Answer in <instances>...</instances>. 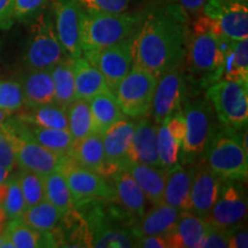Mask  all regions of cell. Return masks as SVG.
Returning a JSON list of instances; mask_svg holds the SVG:
<instances>
[{
  "mask_svg": "<svg viewBox=\"0 0 248 248\" xmlns=\"http://www.w3.org/2000/svg\"><path fill=\"white\" fill-rule=\"evenodd\" d=\"M135 128V121L123 117L102 135L105 157L111 168L120 169L129 162V150Z\"/></svg>",
  "mask_w": 248,
  "mask_h": 248,
  "instance_id": "obj_18",
  "label": "cell"
},
{
  "mask_svg": "<svg viewBox=\"0 0 248 248\" xmlns=\"http://www.w3.org/2000/svg\"><path fill=\"white\" fill-rule=\"evenodd\" d=\"M248 79V38L232 42L224 55L218 80Z\"/></svg>",
  "mask_w": 248,
  "mask_h": 248,
  "instance_id": "obj_31",
  "label": "cell"
},
{
  "mask_svg": "<svg viewBox=\"0 0 248 248\" xmlns=\"http://www.w3.org/2000/svg\"><path fill=\"white\" fill-rule=\"evenodd\" d=\"M187 13L179 4L161 2L144 12L133 39V67L159 77L183 66L188 37Z\"/></svg>",
  "mask_w": 248,
  "mask_h": 248,
  "instance_id": "obj_1",
  "label": "cell"
},
{
  "mask_svg": "<svg viewBox=\"0 0 248 248\" xmlns=\"http://www.w3.org/2000/svg\"><path fill=\"white\" fill-rule=\"evenodd\" d=\"M23 106V92L18 80H0V109L13 114Z\"/></svg>",
  "mask_w": 248,
  "mask_h": 248,
  "instance_id": "obj_40",
  "label": "cell"
},
{
  "mask_svg": "<svg viewBox=\"0 0 248 248\" xmlns=\"http://www.w3.org/2000/svg\"><path fill=\"white\" fill-rule=\"evenodd\" d=\"M182 141L169 131L164 122L157 124V155L161 168L170 170L181 163Z\"/></svg>",
  "mask_w": 248,
  "mask_h": 248,
  "instance_id": "obj_36",
  "label": "cell"
},
{
  "mask_svg": "<svg viewBox=\"0 0 248 248\" xmlns=\"http://www.w3.org/2000/svg\"><path fill=\"white\" fill-rule=\"evenodd\" d=\"M182 210L166 203L155 204L147 214H144L132 225L131 232L135 238L144 235H166L171 232L177 224Z\"/></svg>",
  "mask_w": 248,
  "mask_h": 248,
  "instance_id": "obj_21",
  "label": "cell"
},
{
  "mask_svg": "<svg viewBox=\"0 0 248 248\" xmlns=\"http://www.w3.org/2000/svg\"><path fill=\"white\" fill-rule=\"evenodd\" d=\"M183 106L186 131L182 141L181 163L191 166L202 159L219 124L212 102L207 98L185 100Z\"/></svg>",
  "mask_w": 248,
  "mask_h": 248,
  "instance_id": "obj_5",
  "label": "cell"
},
{
  "mask_svg": "<svg viewBox=\"0 0 248 248\" xmlns=\"http://www.w3.org/2000/svg\"><path fill=\"white\" fill-rule=\"evenodd\" d=\"M12 114L8 113V111H5V110H1L0 109V124H1L4 121L7 119V117L11 116Z\"/></svg>",
  "mask_w": 248,
  "mask_h": 248,
  "instance_id": "obj_50",
  "label": "cell"
},
{
  "mask_svg": "<svg viewBox=\"0 0 248 248\" xmlns=\"http://www.w3.org/2000/svg\"><path fill=\"white\" fill-rule=\"evenodd\" d=\"M16 177L24 201H26L27 208L45 200L44 176L30 171V170L21 169L16 173Z\"/></svg>",
  "mask_w": 248,
  "mask_h": 248,
  "instance_id": "obj_38",
  "label": "cell"
},
{
  "mask_svg": "<svg viewBox=\"0 0 248 248\" xmlns=\"http://www.w3.org/2000/svg\"><path fill=\"white\" fill-rule=\"evenodd\" d=\"M45 200L51 202L62 214H67L74 209V200L67 181L60 170L44 176Z\"/></svg>",
  "mask_w": 248,
  "mask_h": 248,
  "instance_id": "obj_34",
  "label": "cell"
},
{
  "mask_svg": "<svg viewBox=\"0 0 248 248\" xmlns=\"http://www.w3.org/2000/svg\"><path fill=\"white\" fill-rule=\"evenodd\" d=\"M201 13L215 21L223 37L233 42L248 38L247 5L228 0H208Z\"/></svg>",
  "mask_w": 248,
  "mask_h": 248,
  "instance_id": "obj_15",
  "label": "cell"
},
{
  "mask_svg": "<svg viewBox=\"0 0 248 248\" xmlns=\"http://www.w3.org/2000/svg\"><path fill=\"white\" fill-rule=\"evenodd\" d=\"M122 169L126 170L137 182L139 187L151 203H153L154 206L162 203L167 170L160 167H152L135 162H126Z\"/></svg>",
  "mask_w": 248,
  "mask_h": 248,
  "instance_id": "obj_25",
  "label": "cell"
},
{
  "mask_svg": "<svg viewBox=\"0 0 248 248\" xmlns=\"http://www.w3.org/2000/svg\"><path fill=\"white\" fill-rule=\"evenodd\" d=\"M156 83L157 77L153 74L132 66L113 91L124 116L140 119L150 115Z\"/></svg>",
  "mask_w": 248,
  "mask_h": 248,
  "instance_id": "obj_9",
  "label": "cell"
},
{
  "mask_svg": "<svg viewBox=\"0 0 248 248\" xmlns=\"http://www.w3.org/2000/svg\"><path fill=\"white\" fill-rule=\"evenodd\" d=\"M86 12L122 13L128 9L131 0H78Z\"/></svg>",
  "mask_w": 248,
  "mask_h": 248,
  "instance_id": "obj_42",
  "label": "cell"
},
{
  "mask_svg": "<svg viewBox=\"0 0 248 248\" xmlns=\"http://www.w3.org/2000/svg\"><path fill=\"white\" fill-rule=\"evenodd\" d=\"M16 117L28 124L42 128L68 129L67 108L57 104L40 105V106L24 107Z\"/></svg>",
  "mask_w": 248,
  "mask_h": 248,
  "instance_id": "obj_30",
  "label": "cell"
},
{
  "mask_svg": "<svg viewBox=\"0 0 248 248\" xmlns=\"http://www.w3.org/2000/svg\"><path fill=\"white\" fill-rule=\"evenodd\" d=\"M18 83L23 92V107L54 104V83L51 70H28Z\"/></svg>",
  "mask_w": 248,
  "mask_h": 248,
  "instance_id": "obj_24",
  "label": "cell"
},
{
  "mask_svg": "<svg viewBox=\"0 0 248 248\" xmlns=\"http://www.w3.org/2000/svg\"><path fill=\"white\" fill-rule=\"evenodd\" d=\"M64 214H62L57 207L47 200L29 207L26 209L20 219L24 224L40 232L54 231Z\"/></svg>",
  "mask_w": 248,
  "mask_h": 248,
  "instance_id": "obj_33",
  "label": "cell"
},
{
  "mask_svg": "<svg viewBox=\"0 0 248 248\" xmlns=\"http://www.w3.org/2000/svg\"><path fill=\"white\" fill-rule=\"evenodd\" d=\"M74 79L76 99L91 100L94 95L109 90L98 68L83 55L74 59Z\"/></svg>",
  "mask_w": 248,
  "mask_h": 248,
  "instance_id": "obj_26",
  "label": "cell"
},
{
  "mask_svg": "<svg viewBox=\"0 0 248 248\" xmlns=\"http://www.w3.org/2000/svg\"><path fill=\"white\" fill-rule=\"evenodd\" d=\"M244 130L219 124L203 157L207 166L221 179L246 182L248 177V151L243 146Z\"/></svg>",
  "mask_w": 248,
  "mask_h": 248,
  "instance_id": "obj_4",
  "label": "cell"
},
{
  "mask_svg": "<svg viewBox=\"0 0 248 248\" xmlns=\"http://www.w3.org/2000/svg\"><path fill=\"white\" fill-rule=\"evenodd\" d=\"M68 155L82 167L98 172L99 175L104 176L107 179L117 170L111 168L107 163L104 146H102V136L100 133L92 132L85 138L74 141Z\"/></svg>",
  "mask_w": 248,
  "mask_h": 248,
  "instance_id": "obj_19",
  "label": "cell"
},
{
  "mask_svg": "<svg viewBox=\"0 0 248 248\" xmlns=\"http://www.w3.org/2000/svg\"><path fill=\"white\" fill-rule=\"evenodd\" d=\"M229 237H230V230L208 223L200 248H229Z\"/></svg>",
  "mask_w": 248,
  "mask_h": 248,
  "instance_id": "obj_43",
  "label": "cell"
},
{
  "mask_svg": "<svg viewBox=\"0 0 248 248\" xmlns=\"http://www.w3.org/2000/svg\"><path fill=\"white\" fill-rule=\"evenodd\" d=\"M51 0H15L14 21L31 22L42 13Z\"/></svg>",
  "mask_w": 248,
  "mask_h": 248,
  "instance_id": "obj_41",
  "label": "cell"
},
{
  "mask_svg": "<svg viewBox=\"0 0 248 248\" xmlns=\"http://www.w3.org/2000/svg\"><path fill=\"white\" fill-rule=\"evenodd\" d=\"M11 169L0 166V185L5 184L8 181V178L11 177Z\"/></svg>",
  "mask_w": 248,
  "mask_h": 248,
  "instance_id": "obj_49",
  "label": "cell"
},
{
  "mask_svg": "<svg viewBox=\"0 0 248 248\" xmlns=\"http://www.w3.org/2000/svg\"><path fill=\"white\" fill-rule=\"evenodd\" d=\"M246 215L247 197L244 183L232 179H221L218 197L204 219L209 224L231 230L243 224Z\"/></svg>",
  "mask_w": 248,
  "mask_h": 248,
  "instance_id": "obj_11",
  "label": "cell"
},
{
  "mask_svg": "<svg viewBox=\"0 0 248 248\" xmlns=\"http://www.w3.org/2000/svg\"><path fill=\"white\" fill-rule=\"evenodd\" d=\"M192 166V164H191ZM193 178V166L186 167L178 163L167 171L162 203L182 212H192L191 185Z\"/></svg>",
  "mask_w": 248,
  "mask_h": 248,
  "instance_id": "obj_20",
  "label": "cell"
},
{
  "mask_svg": "<svg viewBox=\"0 0 248 248\" xmlns=\"http://www.w3.org/2000/svg\"><path fill=\"white\" fill-rule=\"evenodd\" d=\"M248 247V232L247 226L240 224L230 230L229 237V248H247Z\"/></svg>",
  "mask_w": 248,
  "mask_h": 248,
  "instance_id": "obj_45",
  "label": "cell"
},
{
  "mask_svg": "<svg viewBox=\"0 0 248 248\" xmlns=\"http://www.w3.org/2000/svg\"><path fill=\"white\" fill-rule=\"evenodd\" d=\"M18 122H20V128L24 135L38 142L39 145L55 152V153L62 155L69 154L71 146L74 144V139L68 129L42 128V126L28 124L21 120H18Z\"/></svg>",
  "mask_w": 248,
  "mask_h": 248,
  "instance_id": "obj_29",
  "label": "cell"
},
{
  "mask_svg": "<svg viewBox=\"0 0 248 248\" xmlns=\"http://www.w3.org/2000/svg\"><path fill=\"white\" fill-rule=\"evenodd\" d=\"M68 130L74 141L80 140L93 132L91 108L89 100L76 99L67 107Z\"/></svg>",
  "mask_w": 248,
  "mask_h": 248,
  "instance_id": "obj_35",
  "label": "cell"
},
{
  "mask_svg": "<svg viewBox=\"0 0 248 248\" xmlns=\"http://www.w3.org/2000/svg\"><path fill=\"white\" fill-rule=\"evenodd\" d=\"M136 247L142 248H169L166 235H144L136 238Z\"/></svg>",
  "mask_w": 248,
  "mask_h": 248,
  "instance_id": "obj_47",
  "label": "cell"
},
{
  "mask_svg": "<svg viewBox=\"0 0 248 248\" xmlns=\"http://www.w3.org/2000/svg\"><path fill=\"white\" fill-rule=\"evenodd\" d=\"M221 178L207 166L203 159L193 163V178L191 185L192 213L206 217L218 197Z\"/></svg>",
  "mask_w": 248,
  "mask_h": 248,
  "instance_id": "obj_16",
  "label": "cell"
},
{
  "mask_svg": "<svg viewBox=\"0 0 248 248\" xmlns=\"http://www.w3.org/2000/svg\"><path fill=\"white\" fill-rule=\"evenodd\" d=\"M0 166L13 170L16 166L15 154L11 141L4 130L0 128Z\"/></svg>",
  "mask_w": 248,
  "mask_h": 248,
  "instance_id": "obj_44",
  "label": "cell"
},
{
  "mask_svg": "<svg viewBox=\"0 0 248 248\" xmlns=\"http://www.w3.org/2000/svg\"><path fill=\"white\" fill-rule=\"evenodd\" d=\"M90 247L130 248L136 247V238L129 228H109L97 231L90 237Z\"/></svg>",
  "mask_w": 248,
  "mask_h": 248,
  "instance_id": "obj_37",
  "label": "cell"
},
{
  "mask_svg": "<svg viewBox=\"0 0 248 248\" xmlns=\"http://www.w3.org/2000/svg\"><path fill=\"white\" fill-rule=\"evenodd\" d=\"M15 0H0V29L7 30L14 23Z\"/></svg>",
  "mask_w": 248,
  "mask_h": 248,
  "instance_id": "obj_46",
  "label": "cell"
},
{
  "mask_svg": "<svg viewBox=\"0 0 248 248\" xmlns=\"http://www.w3.org/2000/svg\"><path fill=\"white\" fill-rule=\"evenodd\" d=\"M89 102L91 108L93 132L100 133L101 136L110 126L125 117L121 110L115 94L110 90L94 95Z\"/></svg>",
  "mask_w": 248,
  "mask_h": 248,
  "instance_id": "obj_28",
  "label": "cell"
},
{
  "mask_svg": "<svg viewBox=\"0 0 248 248\" xmlns=\"http://www.w3.org/2000/svg\"><path fill=\"white\" fill-rule=\"evenodd\" d=\"M60 171L66 178L75 207L97 200L115 201L113 185L107 178L82 167L69 155L64 159Z\"/></svg>",
  "mask_w": 248,
  "mask_h": 248,
  "instance_id": "obj_10",
  "label": "cell"
},
{
  "mask_svg": "<svg viewBox=\"0 0 248 248\" xmlns=\"http://www.w3.org/2000/svg\"><path fill=\"white\" fill-rule=\"evenodd\" d=\"M52 232L37 231L17 218L7 221L1 234L11 241L14 248L58 247V240Z\"/></svg>",
  "mask_w": 248,
  "mask_h": 248,
  "instance_id": "obj_27",
  "label": "cell"
},
{
  "mask_svg": "<svg viewBox=\"0 0 248 248\" xmlns=\"http://www.w3.org/2000/svg\"><path fill=\"white\" fill-rule=\"evenodd\" d=\"M13 147L20 169L30 170L42 176L60 170L67 155L48 150L24 135L16 116H9L0 124Z\"/></svg>",
  "mask_w": 248,
  "mask_h": 248,
  "instance_id": "obj_7",
  "label": "cell"
},
{
  "mask_svg": "<svg viewBox=\"0 0 248 248\" xmlns=\"http://www.w3.org/2000/svg\"><path fill=\"white\" fill-rule=\"evenodd\" d=\"M55 32L62 47L70 58L82 55L80 22L84 8L78 0H52Z\"/></svg>",
  "mask_w": 248,
  "mask_h": 248,
  "instance_id": "obj_14",
  "label": "cell"
},
{
  "mask_svg": "<svg viewBox=\"0 0 248 248\" xmlns=\"http://www.w3.org/2000/svg\"><path fill=\"white\" fill-rule=\"evenodd\" d=\"M129 162L161 168L157 155V123L150 115L140 117L136 123L129 150Z\"/></svg>",
  "mask_w": 248,
  "mask_h": 248,
  "instance_id": "obj_17",
  "label": "cell"
},
{
  "mask_svg": "<svg viewBox=\"0 0 248 248\" xmlns=\"http://www.w3.org/2000/svg\"><path fill=\"white\" fill-rule=\"evenodd\" d=\"M54 83V104L67 108L76 100L74 59L67 58L51 69Z\"/></svg>",
  "mask_w": 248,
  "mask_h": 248,
  "instance_id": "obj_32",
  "label": "cell"
},
{
  "mask_svg": "<svg viewBox=\"0 0 248 248\" xmlns=\"http://www.w3.org/2000/svg\"><path fill=\"white\" fill-rule=\"evenodd\" d=\"M108 179L113 182L115 200L133 216L140 218L146 209V197L137 182L122 168L117 169Z\"/></svg>",
  "mask_w": 248,
  "mask_h": 248,
  "instance_id": "obj_23",
  "label": "cell"
},
{
  "mask_svg": "<svg viewBox=\"0 0 248 248\" xmlns=\"http://www.w3.org/2000/svg\"><path fill=\"white\" fill-rule=\"evenodd\" d=\"M142 13H98L86 12L80 22L82 55L106 48L132 36L140 26Z\"/></svg>",
  "mask_w": 248,
  "mask_h": 248,
  "instance_id": "obj_3",
  "label": "cell"
},
{
  "mask_svg": "<svg viewBox=\"0 0 248 248\" xmlns=\"http://www.w3.org/2000/svg\"><path fill=\"white\" fill-rule=\"evenodd\" d=\"M232 42L209 30L192 28L188 32L184 62L195 84L208 88L218 82L219 69Z\"/></svg>",
  "mask_w": 248,
  "mask_h": 248,
  "instance_id": "obj_2",
  "label": "cell"
},
{
  "mask_svg": "<svg viewBox=\"0 0 248 248\" xmlns=\"http://www.w3.org/2000/svg\"><path fill=\"white\" fill-rule=\"evenodd\" d=\"M208 223L192 212H182L177 224L166 234L169 248H200Z\"/></svg>",
  "mask_w": 248,
  "mask_h": 248,
  "instance_id": "obj_22",
  "label": "cell"
},
{
  "mask_svg": "<svg viewBox=\"0 0 248 248\" xmlns=\"http://www.w3.org/2000/svg\"><path fill=\"white\" fill-rule=\"evenodd\" d=\"M228 1H233V2H240V4L247 5L248 0H228Z\"/></svg>",
  "mask_w": 248,
  "mask_h": 248,
  "instance_id": "obj_52",
  "label": "cell"
},
{
  "mask_svg": "<svg viewBox=\"0 0 248 248\" xmlns=\"http://www.w3.org/2000/svg\"><path fill=\"white\" fill-rule=\"evenodd\" d=\"M6 183H7V182H6ZM6 183H5V184L0 185V203H1L2 198H4V195H5V193H6V187H7V185H6Z\"/></svg>",
  "mask_w": 248,
  "mask_h": 248,
  "instance_id": "obj_51",
  "label": "cell"
},
{
  "mask_svg": "<svg viewBox=\"0 0 248 248\" xmlns=\"http://www.w3.org/2000/svg\"><path fill=\"white\" fill-rule=\"evenodd\" d=\"M70 58L55 32L53 15L44 9L31 21L23 62L28 70H51L59 62Z\"/></svg>",
  "mask_w": 248,
  "mask_h": 248,
  "instance_id": "obj_6",
  "label": "cell"
},
{
  "mask_svg": "<svg viewBox=\"0 0 248 248\" xmlns=\"http://www.w3.org/2000/svg\"><path fill=\"white\" fill-rule=\"evenodd\" d=\"M206 98L222 125L235 130L247 128L248 79L218 80L208 86Z\"/></svg>",
  "mask_w": 248,
  "mask_h": 248,
  "instance_id": "obj_8",
  "label": "cell"
},
{
  "mask_svg": "<svg viewBox=\"0 0 248 248\" xmlns=\"http://www.w3.org/2000/svg\"><path fill=\"white\" fill-rule=\"evenodd\" d=\"M6 185H7L6 193L2 198L0 207L4 210L7 221H12V219L20 218L21 215L26 212L27 204L18 184L16 173L8 178Z\"/></svg>",
  "mask_w": 248,
  "mask_h": 248,
  "instance_id": "obj_39",
  "label": "cell"
},
{
  "mask_svg": "<svg viewBox=\"0 0 248 248\" xmlns=\"http://www.w3.org/2000/svg\"><path fill=\"white\" fill-rule=\"evenodd\" d=\"M181 7L187 14H199L208 0H177Z\"/></svg>",
  "mask_w": 248,
  "mask_h": 248,
  "instance_id": "obj_48",
  "label": "cell"
},
{
  "mask_svg": "<svg viewBox=\"0 0 248 248\" xmlns=\"http://www.w3.org/2000/svg\"><path fill=\"white\" fill-rule=\"evenodd\" d=\"M135 33L106 48L83 54L93 66L98 68L111 92L132 68Z\"/></svg>",
  "mask_w": 248,
  "mask_h": 248,
  "instance_id": "obj_13",
  "label": "cell"
},
{
  "mask_svg": "<svg viewBox=\"0 0 248 248\" xmlns=\"http://www.w3.org/2000/svg\"><path fill=\"white\" fill-rule=\"evenodd\" d=\"M187 94V82L181 67L173 68L157 77L150 115L155 123L163 122L167 117L182 109Z\"/></svg>",
  "mask_w": 248,
  "mask_h": 248,
  "instance_id": "obj_12",
  "label": "cell"
}]
</instances>
